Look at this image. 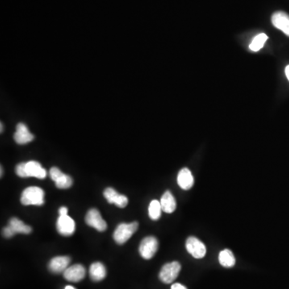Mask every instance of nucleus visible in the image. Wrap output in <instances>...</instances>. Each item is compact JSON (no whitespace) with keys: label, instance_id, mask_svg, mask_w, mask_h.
<instances>
[{"label":"nucleus","instance_id":"0eeeda50","mask_svg":"<svg viewBox=\"0 0 289 289\" xmlns=\"http://www.w3.org/2000/svg\"><path fill=\"white\" fill-rule=\"evenodd\" d=\"M56 229L58 232L64 236H70L74 233L76 230V223L70 216L60 215L56 223Z\"/></svg>","mask_w":289,"mask_h":289},{"label":"nucleus","instance_id":"f03ea898","mask_svg":"<svg viewBox=\"0 0 289 289\" xmlns=\"http://www.w3.org/2000/svg\"><path fill=\"white\" fill-rule=\"evenodd\" d=\"M21 203L24 206H41L44 203V191L38 186L26 188L21 195Z\"/></svg>","mask_w":289,"mask_h":289},{"label":"nucleus","instance_id":"aec40b11","mask_svg":"<svg viewBox=\"0 0 289 289\" xmlns=\"http://www.w3.org/2000/svg\"><path fill=\"white\" fill-rule=\"evenodd\" d=\"M268 39H269V37H268V35L266 34H259L252 40V43L249 45V48L253 52H258L259 50L261 49L264 47L265 42L268 40Z\"/></svg>","mask_w":289,"mask_h":289},{"label":"nucleus","instance_id":"412c9836","mask_svg":"<svg viewBox=\"0 0 289 289\" xmlns=\"http://www.w3.org/2000/svg\"><path fill=\"white\" fill-rule=\"evenodd\" d=\"M161 202L157 200L151 201L149 206V215L151 219L153 220H157L160 219L161 215Z\"/></svg>","mask_w":289,"mask_h":289},{"label":"nucleus","instance_id":"ddd939ff","mask_svg":"<svg viewBox=\"0 0 289 289\" xmlns=\"http://www.w3.org/2000/svg\"><path fill=\"white\" fill-rule=\"evenodd\" d=\"M70 261L68 256H56L50 260L48 269L53 273H64L68 269Z\"/></svg>","mask_w":289,"mask_h":289},{"label":"nucleus","instance_id":"2eb2a0df","mask_svg":"<svg viewBox=\"0 0 289 289\" xmlns=\"http://www.w3.org/2000/svg\"><path fill=\"white\" fill-rule=\"evenodd\" d=\"M178 184L182 190H188L192 188L194 185V177L190 169L183 168L178 174Z\"/></svg>","mask_w":289,"mask_h":289},{"label":"nucleus","instance_id":"9d476101","mask_svg":"<svg viewBox=\"0 0 289 289\" xmlns=\"http://www.w3.org/2000/svg\"><path fill=\"white\" fill-rule=\"evenodd\" d=\"M104 196L109 203L115 204L117 207L124 208L128 204V198L125 195L118 194L114 188L109 187L104 191Z\"/></svg>","mask_w":289,"mask_h":289},{"label":"nucleus","instance_id":"4468645a","mask_svg":"<svg viewBox=\"0 0 289 289\" xmlns=\"http://www.w3.org/2000/svg\"><path fill=\"white\" fill-rule=\"evenodd\" d=\"M15 143L19 144H27L33 141L35 137L32 134L29 132L27 126L23 123H19L16 126V132L14 135Z\"/></svg>","mask_w":289,"mask_h":289},{"label":"nucleus","instance_id":"f3484780","mask_svg":"<svg viewBox=\"0 0 289 289\" xmlns=\"http://www.w3.org/2000/svg\"><path fill=\"white\" fill-rule=\"evenodd\" d=\"M106 269L103 264L100 262L93 263L89 269L90 278L93 281H101L105 279L106 277Z\"/></svg>","mask_w":289,"mask_h":289},{"label":"nucleus","instance_id":"39448f33","mask_svg":"<svg viewBox=\"0 0 289 289\" xmlns=\"http://www.w3.org/2000/svg\"><path fill=\"white\" fill-rule=\"evenodd\" d=\"M158 249V241L153 236H148L143 239L139 247V252L144 260H150L156 254Z\"/></svg>","mask_w":289,"mask_h":289},{"label":"nucleus","instance_id":"dca6fc26","mask_svg":"<svg viewBox=\"0 0 289 289\" xmlns=\"http://www.w3.org/2000/svg\"><path fill=\"white\" fill-rule=\"evenodd\" d=\"M160 202H161V208L164 212L170 214L175 211L176 206H177L175 198L169 190L164 193L163 195L161 196Z\"/></svg>","mask_w":289,"mask_h":289},{"label":"nucleus","instance_id":"f257e3e1","mask_svg":"<svg viewBox=\"0 0 289 289\" xmlns=\"http://www.w3.org/2000/svg\"><path fill=\"white\" fill-rule=\"evenodd\" d=\"M15 172L17 175L21 178H34L43 179L47 176V171L42 167V165L35 161H30L26 163H20L16 165Z\"/></svg>","mask_w":289,"mask_h":289},{"label":"nucleus","instance_id":"423d86ee","mask_svg":"<svg viewBox=\"0 0 289 289\" xmlns=\"http://www.w3.org/2000/svg\"><path fill=\"white\" fill-rule=\"evenodd\" d=\"M187 252L195 259H202L207 253V248L205 244L198 240V238L190 236L186 242Z\"/></svg>","mask_w":289,"mask_h":289},{"label":"nucleus","instance_id":"5701e85b","mask_svg":"<svg viewBox=\"0 0 289 289\" xmlns=\"http://www.w3.org/2000/svg\"><path fill=\"white\" fill-rule=\"evenodd\" d=\"M59 215H68V208L65 207H60L59 209Z\"/></svg>","mask_w":289,"mask_h":289},{"label":"nucleus","instance_id":"4be33fe9","mask_svg":"<svg viewBox=\"0 0 289 289\" xmlns=\"http://www.w3.org/2000/svg\"><path fill=\"white\" fill-rule=\"evenodd\" d=\"M171 289H187L184 285L179 283L173 284L171 286Z\"/></svg>","mask_w":289,"mask_h":289},{"label":"nucleus","instance_id":"1a4fd4ad","mask_svg":"<svg viewBox=\"0 0 289 289\" xmlns=\"http://www.w3.org/2000/svg\"><path fill=\"white\" fill-rule=\"evenodd\" d=\"M50 177L56 183V187L59 189H68L72 185V179L70 176L67 175L61 172L57 167H52L50 169Z\"/></svg>","mask_w":289,"mask_h":289},{"label":"nucleus","instance_id":"a878e982","mask_svg":"<svg viewBox=\"0 0 289 289\" xmlns=\"http://www.w3.org/2000/svg\"><path fill=\"white\" fill-rule=\"evenodd\" d=\"M2 176V167L1 166V177Z\"/></svg>","mask_w":289,"mask_h":289},{"label":"nucleus","instance_id":"9b49d317","mask_svg":"<svg viewBox=\"0 0 289 289\" xmlns=\"http://www.w3.org/2000/svg\"><path fill=\"white\" fill-rule=\"evenodd\" d=\"M85 274L86 272L85 267L81 265H74L68 267L64 271V277L65 280L70 282H79L85 278Z\"/></svg>","mask_w":289,"mask_h":289},{"label":"nucleus","instance_id":"b1692460","mask_svg":"<svg viewBox=\"0 0 289 289\" xmlns=\"http://www.w3.org/2000/svg\"><path fill=\"white\" fill-rule=\"evenodd\" d=\"M285 74H286V77H287L288 80L289 81V65H288L285 68Z\"/></svg>","mask_w":289,"mask_h":289},{"label":"nucleus","instance_id":"a211bd4d","mask_svg":"<svg viewBox=\"0 0 289 289\" xmlns=\"http://www.w3.org/2000/svg\"><path fill=\"white\" fill-rule=\"evenodd\" d=\"M8 227L13 231V233L15 234H30L31 232V227L30 226L25 224L23 222L19 220L18 218H12L9 221Z\"/></svg>","mask_w":289,"mask_h":289},{"label":"nucleus","instance_id":"393cba45","mask_svg":"<svg viewBox=\"0 0 289 289\" xmlns=\"http://www.w3.org/2000/svg\"><path fill=\"white\" fill-rule=\"evenodd\" d=\"M65 289H75L74 287H72V286H69V285H68V286H66V287H65Z\"/></svg>","mask_w":289,"mask_h":289},{"label":"nucleus","instance_id":"f8f14e48","mask_svg":"<svg viewBox=\"0 0 289 289\" xmlns=\"http://www.w3.org/2000/svg\"><path fill=\"white\" fill-rule=\"evenodd\" d=\"M272 23L274 27L289 36V14L284 11H277L272 16Z\"/></svg>","mask_w":289,"mask_h":289},{"label":"nucleus","instance_id":"7ed1b4c3","mask_svg":"<svg viewBox=\"0 0 289 289\" xmlns=\"http://www.w3.org/2000/svg\"><path fill=\"white\" fill-rule=\"evenodd\" d=\"M139 228V223L133 222L130 223H121L116 228L114 233V239L118 244H124L130 240L131 236Z\"/></svg>","mask_w":289,"mask_h":289},{"label":"nucleus","instance_id":"bb28decb","mask_svg":"<svg viewBox=\"0 0 289 289\" xmlns=\"http://www.w3.org/2000/svg\"><path fill=\"white\" fill-rule=\"evenodd\" d=\"M2 132V124L1 123V133Z\"/></svg>","mask_w":289,"mask_h":289},{"label":"nucleus","instance_id":"6ab92c4d","mask_svg":"<svg viewBox=\"0 0 289 289\" xmlns=\"http://www.w3.org/2000/svg\"><path fill=\"white\" fill-rule=\"evenodd\" d=\"M219 261L220 265L225 268H232L236 265V258L233 252L229 249H224L219 253Z\"/></svg>","mask_w":289,"mask_h":289},{"label":"nucleus","instance_id":"20e7f679","mask_svg":"<svg viewBox=\"0 0 289 289\" xmlns=\"http://www.w3.org/2000/svg\"><path fill=\"white\" fill-rule=\"evenodd\" d=\"M181 271V265L177 261L168 263L161 268L159 278L163 283L170 284L175 281Z\"/></svg>","mask_w":289,"mask_h":289},{"label":"nucleus","instance_id":"6e6552de","mask_svg":"<svg viewBox=\"0 0 289 289\" xmlns=\"http://www.w3.org/2000/svg\"><path fill=\"white\" fill-rule=\"evenodd\" d=\"M85 222L88 225L94 227L98 231H104L107 229V223L97 209H91L88 211L85 216Z\"/></svg>","mask_w":289,"mask_h":289}]
</instances>
